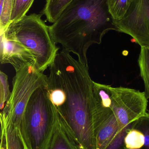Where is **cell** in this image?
Listing matches in <instances>:
<instances>
[{
    "label": "cell",
    "mask_w": 149,
    "mask_h": 149,
    "mask_svg": "<svg viewBox=\"0 0 149 149\" xmlns=\"http://www.w3.org/2000/svg\"><path fill=\"white\" fill-rule=\"evenodd\" d=\"M49 68L47 94L65 130L74 140L90 138L94 133V96L88 67L63 49Z\"/></svg>",
    "instance_id": "1"
},
{
    "label": "cell",
    "mask_w": 149,
    "mask_h": 149,
    "mask_svg": "<svg viewBox=\"0 0 149 149\" xmlns=\"http://www.w3.org/2000/svg\"><path fill=\"white\" fill-rule=\"evenodd\" d=\"M108 0H73L55 22L49 26L56 44L75 54L88 67L87 52L91 45L100 44L109 31H116Z\"/></svg>",
    "instance_id": "2"
},
{
    "label": "cell",
    "mask_w": 149,
    "mask_h": 149,
    "mask_svg": "<svg viewBox=\"0 0 149 149\" xmlns=\"http://www.w3.org/2000/svg\"><path fill=\"white\" fill-rule=\"evenodd\" d=\"M42 15L35 13L25 15L12 22L1 35L27 49L34 56L37 69L43 72L54 62L59 48L52 40Z\"/></svg>",
    "instance_id": "3"
},
{
    "label": "cell",
    "mask_w": 149,
    "mask_h": 149,
    "mask_svg": "<svg viewBox=\"0 0 149 149\" xmlns=\"http://www.w3.org/2000/svg\"><path fill=\"white\" fill-rule=\"evenodd\" d=\"M46 86L38 88L31 95L19 127L28 149H45L59 119L48 97Z\"/></svg>",
    "instance_id": "4"
},
{
    "label": "cell",
    "mask_w": 149,
    "mask_h": 149,
    "mask_svg": "<svg viewBox=\"0 0 149 149\" xmlns=\"http://www.w3.org/2000/svg\"><path fill=\"white\" fill-rule=\"evenodd\" d=\"M9 100L1 111L0 119L20 127L28 102L34 91L46 86L47 76L39 71L34 63L16 71Z\"/></svg>",
    "instance_id": "5"
},
{
    "label": "cell",
    "mask_w": 149,
    "mask_h": 149,
    "mask_svg": "<svg viewBox=\"0 0 149 149\" xmlns=\"http://www.w3.org/2000/svg\"><path fill=\"white\" fill-rule=\"evenodd\" d=\"M111 107L119 125V131L148 115V99L144 92L108 85Z\"/></svg>",
    "instance_id": "6"
},
{
    "label": "cell",
    "mask_w": 149,
    "mask_h": 149,
    "mask_svg": "<svg viewBox=\"0 0 149 149\" xmlns=\"http://www.w3.org/2000/svg\"><path fill=\"white\" fill-rule=\"evenodd\" d=\"M114 23L116 31L132 37L141 48H149V0H134L124 17Z\"/></svg>",
    "instance_id": "7"
},
{
    "label": "cell",
    "mask_w": 149,
    "mask_h": 149,
    "mask_svg": "<svg viewBox=\"0 0 149 149\" xmlns=\"http://www.w3.org/2000/svg\"><path fill=\"white\" fill-rule=\"evenodd\" d=\"M0 61L2 64L11 65L15 71L28 64H35L34 56L27 49L16 42L7 40L3 35H1Z\"/></svg>",
    "instance_id": "8"
},
{
    "label": "cell",
    "mask_w": 149,
    "mask_h": 149,
    "mask_svg": "<svg viewBox=\"0 0 149 149\" xmlns=\"http://www.w3.org/2000/svg\"><path fill=\"white\" fill-rule=\"evenodd\" d=\"M1 123L5 131L7 149H28L18 127L1 119Z\"/></svg>",
    "instance_id": "9"
},
{
    "label": "cell",
    "mask_w": 149,
    "mask_h": 149,
    "mask_svg": "<svg viewBox=\"0 0 149 149\" xmlns=\"http://www.w3.org/2000/svg\"><path fill=\"white\" fill-rule=\"evenodd\" d=\"M45 149H77L65 131L59 119Z\"/></svg>",
    "instance_id": "10"
},
{
    "label": "cell",
    "mask_w": 149,
    "mask_h": 149,
    "mask_svg": "<svg viewBox=\"0 0 149 149\" xmlns=\"http://www.w3.org/2000/svg\"><path fill=\"white\" fill-rule=\"evenodd\" d=\"M73 0H45V3L41 14L45 16L46 20L53 24L64 10Z\"/></svg>",
    "instance_id": "11"
},
{
    "label": "cell",
    "mask_w": 149,
    "mask_h": 149,
    "mask_svg": "<svg viewBox=\"0 0 149 149\" xmlns=\"http://www.w3.org/2000/svg\"><path fill=\"white\" fill-rule=\"evenodd\" d=\"M138 63L140 74L144 83V93L149 99V48H141ZM148 113L149 116V109Z\"/></svg>",
    "instance_id": "12"
},
{
    "label": "cell",
    "mask_w": 149,
    "mask_h": 149,
    "mask_svg": "<svg viewBox=\"0 0 149 149\" xmlns=\"http://www.w3.org/2000/svg\"><path fill=\"white\" fill-rule=\"evenodd\" d=\"M134 0H108L109 12L114 21L122 19Z\"/></svg>",
    "instance_id": "13"
},
{
    "label": "cell",
    "mask_w": 149,
    "mask_h": 149,
    "mask_svg": "<svg viewBox=\"0 0 149 149\" xmlns=\"http://www.w3.org/2000/svg\"><path fill=\"white\" fill-rule=\"evenodd\" d=\"M145 143L144 134L133 127L129 129L124 138L126 149H141Z\"/></svg>",
    "instance_id": "14"
},
{
    "label": "cell",
    "mask_w": 149,
    "mask_h": 149,
    "mask_svg": "<svg viewBox=\"0 0 149 149\" xmlns=\"http://www.w3.org/2000/svg\"><path fill=\"white\" fill-rule=\"evenodd\" d=\"M13 0H0V31L3 34L11 23Z\"/></svg>",
    "instance_id": "15"
},
{
    "label": "cell",
    "mask_w": 149,
    "mask_h": 149,
    "mask_svg": "<svg viewBox=\"0 0 149 149\" xmlns=\"http://www.w3.org/2000/svg\"><path fill=\"white\" fill-rule=\"evenodd\" d=\"M34 1V0H13L11 22L21 19L26 15Z\"/></svg>",
    "instance_id": "16"
},
{
    "label": "cell",
    "mask_w": 149,
    "mask_h": 149,
    "mask_svg": "<svg viewBox=\"0 0 149 149\" xmlns=\"http://www.w3.org/2000/svg\"><path fill=\"white\" fill-rule=\"evenodd\" d=\"M0 86H1V97H0V108L1 111L3 109L6 102L9 100L11 92L9 89L8 77L7 74L0 72Z\"/></svg>",
    "instance_id": "17"
},
{
    "label": "cell",
    "mask_w": 149,
    "mask_h": 149,
    "mask_svg": "<svg viewBox=\"0 0 149 149\" xmlns=\"http://www.w3.org/2000/svg\"><path fill=\"white\" fill-rule=\"evenodd\" d=\"M133 127L141 131L145 136V143L141 149H149V116L140 118L134 123Z\"/></svg>",
    "instance_id": "18"
},
{
    "label": "cell",
    "mask_w": 149,
    "mask_h": 149,
    "mask_svg": "<svg viewBox=\"0 0 149 149\" xmlns=\"http://www.w3.org/2000/svg\"><path fill=\"white\" fill-rule=\"evenodd\" d=\"M134 123L118 132L105 149H126L124 138L129 130L133 127Z\"/></svg>",
    "instance_id": "19"
},
{
    "label": "cell",
    "mask_w": 149,
    "mask_h": 149,
    "mask_svg": "<svg viewBox=\"0 0 149 149\" xmlns=\"http://www.w3.org/2000/svg\"><path fill=\"white\" fill-rule=\"evenodd\" d=\"M1 149H7L5 131L2 125H1Z\"/></svg>",
    "instance_id": "20"
}]
</instances>
